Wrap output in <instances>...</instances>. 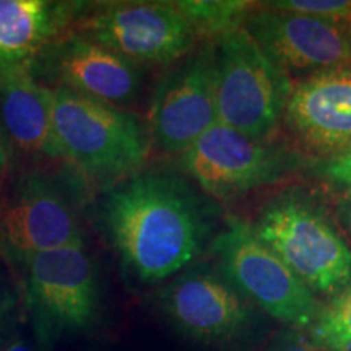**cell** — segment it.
Wrapping results in <instances>:
<instances>
[{"label": "cell", "mask_w": 351, "mask_h": 351, "mask_svg": "<svg viewBox=\"0 0 351 351\" xmlns=\"http://www.w3.org/2000/svg\"><path fill=\"white\" fill-rule=\"evenodd\" d=\"M98 226L124 270L140 283L178 275L207 243L210 210L174 174L138 173L106 191L96 210Z\"/></svg>", "instance_id": "6da1fadb"}, {"label": "cell", "mask_w": 351, "mask_h": 351, "mask_svg": "<svg viewBox=\"0 0 351 351\" xmlns=\"http://www.w3.org/2000/svg\"><path fill=\"white\" fill-rule=\"evenodd\" d=\"M59 158L85 186L103 191L142 173L150 137L134 114L67 88H52Z\"/></svg>", "instance_id": "7a4b0ae2"}, {"label": "cell", "mask_w": 351, "mask_h": 351, "mask_svg": "<svg viewBox=\"0 0 351 351\" xmlns=\"http://www.w3.org/2000/svg\"><path fill=\"white\" fill-rule=\"evenodd\" d=\"M23 270L26 315L43 351L95 326L101 306L99 275L85 244L36 254L23 263Z\"/></svg>", "instance_id": "3957f363"}, {"label": "cell", "mask_w": 351, "mask_h": 351, "mask_svg": "<svg viewBox=\"0 0 351 351\" xmlns=\"http://www.w3.org/2000/svg\"><path fill=\"white\" fill-rule=\"evenodd\" d=\"M252 226L317 298H332L351 283L350 244L311 200L300 195L271 200Z\"/></svg>", "instance_id": "277c9868"}, {"label": "cell", "mask_w": 351, "mask_h": 351, "mask_svg": "<svg viewBox=\"0 0 351 351\" xmlns=\"http://www.w3.org/2000/svg\"><path fill=\"white\" fill-rule=\"evenodd\" d=\"M210 252L228 282L263 313L295 330L313 326L322 302L258 238L252 223L226 218Z\"/></svg>", "instance_id": "5b68a950"}, {"label": "cell", "mask_w": 351, "mask_h": 351, "mask_svg": "<svg viewBox=\"0 0 351 351\" xmlns=\"http://www.w3.org/2000/svg\"><path fill=\"white\" fill-rule=\"evenodd\" d=\"M291 90V77L244 26L217 43L218 122L251 138L269 140L283 122Z\"/></svg>", "instance_id": "8992f818"}, {"label": "cell", "mask_w": 351, "mask_h": 351, "mask_svg": "<svg viewBox=\"0 0 351 351\" xmlns=\"http://www.w3.org/2000/svg\"><path fill=\"white\" fill-rule=\"evenodd\" d=\"M83 243L77 202L46 169L19 176L0 205V256L23 263L36 254Z\"/></svg>", "instance_id": "52a82bcc"}, {"label": "cell", "mask_w": 351, "mask_h": 351, "mask_svg": "<svg viewBox=\"0 0 351 351\" xmlns=\"http://www.w3.org/2000/svg\"><path fill=\"white\" fill-rule=\"evenodd\" d=\"M295 161L278 145L251 138L217 121L179 155V168L205 194L231 200L278 182Z\"/></svg>", "instance_id": "ba28073f"}, {"label": "cell", "mask_w": 351, "mask_h": 351, "mask_svg": "<svg viewBox=\"0 0 351 351\" xmlns=\"http://www.w3.org/2000/svg\"><path fill=\"white\" fill-rule=\"evenodd\" d=\"M78 34L138 65H171L189 56L197 38L174 2L103 3L77 20Z\"/></svg>", "instance_id": "9c48e42d"}, {"label": "cell", "mask_w": 351, "mask_h": 351, "mask_svg": "<svg viewBox=\"0 0 351 351\" xmlns=\"http://www.w3.org/2000/svg\"><path fill=\"white\" fill-rule=\"evenodd\" d=\"M160 307L182 337L207 346L236 343L256 324V306L205 265L176 276L161 291Z\"/></svg>", "instance_id": "30bf717a"}, {"label": "cell", "mask_w": 351, "mask_h": 351, "mask_svg": "<svg viewBox=\"0 0 351 351\" xmlns=\"http://www.w3.org/2000/svg\"><path fill=\"white\" fill-rule=\"evenodd\" d=\"M217 121V44H207L158 82L150 130L161 150L179 156Z\"/></svg>", "instance_id": "8fae6325"}, {"label": "cell", "mask_w": 351, "mask_h": 351, "mask_svg": "<svg viewBox=\"0 0 351 351\" xmlns=\"http://www.w3.org/2000/svg\"><path fill=\"white\" fill-rule=\"evenodd\" d=\"M262 51L289 77L351 65V25L256 7L245 20Z\"/></svg>", "instance_id": "7c38bea8"}, {"label": "cell", "mask_w": 351, "mask_h": 351, "mask_svg": "<svg viewBox=\"0 0 351 351\" xmlns=\"http://www.w3.org/2000/svg\"><path fill=\"white\" fill-rule=\"evenodd\" d=\"M33 73L54 88H67L112 106L137 99L142 88L138 65L78 33L47 46L32 64Z\"/></svg>", "instance_id": "4fadbf2b"}, {"label": "cell", "mask_w": 351, "mask_h": 351, "mask_svg": "<svg viewBox=\"0 0 351 351\" xmlns=\"http://www.w3.org/2000/svg\"><path fill=\"white\" fill-rule=\"evenodd\" d=\"M282 124L320 161L351 152V65L293 83Z\"/></svg>", "instance_id": "5bb4252c"}, {"label": "cell", "mask_w": 351, "mask_h": 351, "mask_svg": "<svg viewBox=\"0 0 351 351\" xmlns=\"http://www.w3.org/2000/svg\"><path fill=\"white\" fill-rule=\"evenodd\" d=\"M52 101V88L39 82L32 65L0 69V132L8 152L29 161L32 169L60 161Z\"/></svg>", "instance_id": "9a60e30c"}, {"label": "cell", "mask_w": 351, "mask_h": 351, "mask_svg": "<svg viewBox=\"0 0 351 351\" xmlns=\"http://www.w3.org/2000/svg\"><path fill=\"white\" fill-rule=\"evenodd\" d=\"M85 8L78 2L0 0V69L32 65Z\"/></svg>", "instance_id": "2e32d148"}, {"label": "cell", "mask_w": 351, "mask_h": 351, "mask_svg": "<svg viewBox=\"0 0 351 351\" xmlns=\"http://www.w3.org/2000/svg\"><path fill=\"white\" fill-rule=\"evenodd\" d=\"M178 10L191 25L197 41H221L236 29L243 28L256 3L247 0H178Z\"/></svg>", "instance_id": "e0dca14e"}, {"label": "cell", "mask_w": 351, "mask_h": 351, "mask_svg": "<svg viewBox=\"0 0 351 351\" xmlns=\"http://www.w3.org/2000/svg\"><path fill=\"white\" fill-rule=\"evenodd\" d=\"M306 335L319 351H351V283L322 302Z\"/></svg>", "instance_id": "ac0fdd59"}, {"label": "cell", "mask_w": 351, "mask_h": 351, "mask_svg": "<svg viewBox=\"0 0 351 351\" xmlns=\"http://www.w3.org/2000/svg\"><path fill=\"white\" fill-rule=\"evenodd\" d=\"M25 300H20L19 289L0 270V351L28 337L25 332Z\"/></svg>", "instance_id": "d6986e66"}, {"label": "cell", "mask_w": 351, "mask_h": 351, "mask_svg": "<svg viewBox=\"0 0 351 351\" xmlns=\"http://www.w3.org/2000/svg\"><path fill=\"white\" fill-rule=\"evenodd\" d=\"M261 5L271 10L351 25V0H275Z\"/></svg>", "instance_id": "ffe728a7"}, {"label": "cell", "mask_w": 351, "mask_h": 351, "mask_svg": "<svg viewBox=\"0 0 351 351\" xmlns=\"http://www.w3.org/2000/svg\"><path fill=\"white\" fill-rule=\"evenodd\" d=\"M317 173L333 186L351 191V152L339 158L320 161Z\"/></svg>", "instance_id": "44dd1931"}, {"label": "cell", "mask_w": 351, "mask_h": 351, "mask_svg": "<svg viewBox=\"0 0 351 351\" xmlns=\"http://www.w3.org/2000/svg\"><path fill=\"white\" fill-rule=\"evenodd\" d=\"M263 351H319L307 339L306 332L289 328L287 332H282L275 340L270 341Z\"/></svg>", "instance_id": "7402d4cb"}, {"label": "cell", "mask_w": 351, "mask_h": 351, "mask_svg": "<svg viewBox=\"0 0 351 351\" xmlns=\"http://www.w3.org/2000/svg\"><path fill=\"white\" fill-rule=\"evenodd\" d=\"M12 155L3 140L2 132H0V205L5 199L8 187H10V173H12Z\"/></svg>", "instance_id": "603a6c76"}, {"label": "cell", "mask_w": 351, "mask_h": 351, "mask_svg": "<svg viewBox=\"0 0 351 351\" xmlns=\"http://www.w3.org/2000/svg\"><path fill=\"white\" fill-rule=\"evenodd\" d=\"M337 215H339L341 226L351 238V191H343V194L337 200Z\"/></svg>", "instance_id": "cb8c5ba5"}]
</instances>
